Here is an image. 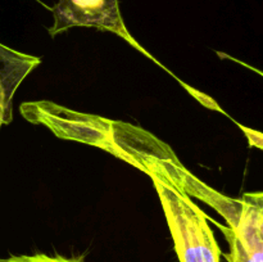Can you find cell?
I'll return each mask as SVG.
<instances>
[{"mask_svg":"<svg viewBox=\"0 0 263 262\" xmlns=\"http://www.w3.org/2000/svg\"><path fill=\"white\" fill-rule=\"evenodd\" d=\"M0 262H84L81 258L73 257H64L61 254L35 253V254H21V256H10L7 258H0Z\"/></svg>","mask_w":263,"mask_h":262,"instance_id":"5","label":"cell"},{"mask_svg":"<svg viewBox=\"0 0 263 262\" xmlns=\"http://www.w3.org/2000/svg\"><path fill=\"white\" fill-rule=\"evenodd\" d=\"M46 8L53 13V25L48 28L51 38H55L59 33L66 32L73 27L107 31L120 36L154 63L163 67L161 62L157 61L134 39L126 27L121 13L120 0H57L53 7Z\"/></svg>","mask_w":263,"mask_h":262,"instance_id":"3","label":"cell"},{"mask_svg":"<svg viewBox=\"0 0 263 262\" xmlns=\"http://www.w3.org/2000/svg\"><path fill=\"white\" fill-rule=\"evenodd\" d=\"M41 59L0 43V127L13 120V97Z\"/></svg>","mask_w":263,"mask_h":262,"instance_id":"4","label":"cell"},{"mask_svg":"<svg viewBox=\"0 0 263 262\" xmlns=\"http://www.w3.org/2000/svg\"><path fill=\"white\" fill-rule=\"evenodd\" d=\"M218 55H220V57H221V58H228V59H230V61H234V62H236V63L241 64V66H243V67H246V68L251 69V71L256 72V73H258V74H259V76H262V77H263V71H262V69H259V68H256V67L251 66V64L246 63V62H241V61H239V59L234 58V57H231V55H228V54H222V53H218Z\"/></svg>","mask_w":263,"mask_h":262,"instance_id":"6","label":"cell"},{"mask_svg":"<svg viewBox=\"0 0 263 262\" xmlns=\"http://www.w3.org/2000/svg\"><path fill=\"white\" fill-rule=\"evenodd\" d=\"M217 211L228 225L213 221L225 235L228 262H263V190L239 198L221 194L208 186L199 198Z\"/></svg>","mask_w":263,"mask_h":262,"instance_id":"2","label":"cell"},{"mask_svg":"<svg viewBox=\"0 0 263 262\" xmlns=\"http://www.w3.org/2000/svg\"><path fill=\"white\" fill-rule=\"evenodd\" d=\"M148 175L161 200L179 262H220L222 252L204 211L175 182L156 172Z\"/></svg>","mask_w":263,"mask_h":262,"instance_id":"1","label":"cell"}]
</instances>
